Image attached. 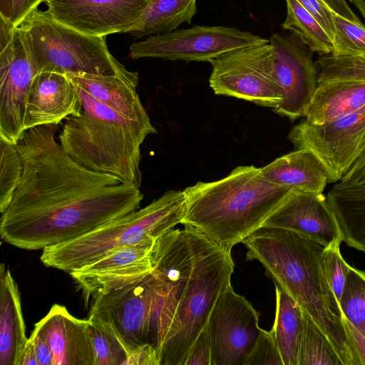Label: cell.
Here are the masks:
<instances>
[{"instance_id":"d6986e66","label":"cell","mask_w":365,"mask_h":365,"mask_svg":"<svg viewBox=\"0 0 365 365\" xmlns=\"http://www.w3.org/2000/svg\"><path fill=\"white\" fill-rule=\"evenodd\" d=\"M77 91L63 73H38L33 79L26 104L24 130L50 124L58 125L81 111Z\"/></svg>"},{"instance_id":"7dc6e473","label":"cell","mask_w":365,"mask_h":365,"mask_svg":"<svg viewBox=\"0 0 365 365\" xmlns=\"http://www.w3.org/2000/svg\"><path fill=\"white\" fill-rule=\"evenodd\" d=\"M360 11L362 16L365 19V0H349Z\"/></svg>"},{"instance_id":"f1b7e54d","label":"cell","mask_w":365,"mask_h":365,"mask_svg":"<svg viewBox=\"0 0 365 365\" xmlns=\"http://www.w3.org/2000/svg\"><path fill=\"white\" fill-rule=\"evenodd\" d=\"M303 319L297 365H343L329 339L304 311Z\"/></svg>"},{"instance_id":"9c48e42d","label":"cell","mask_w":365,"mask_h":365,"mask_svg":"<svg viewBox=\"0 0 365 365\" xmlns=\"http://www.w3.org/2000/svg\"><path fill=\"white\" fill-rule=\"evenodd\" d=\"M270 42L230 51L210 61V86L216 95L276 108L282 96L274 80Z\"/></svg>"},{"instance_id":"9a60e30c","label":"cell","mask_w":365,"mask_h":365,"mask_svg":"<svg viewBox=\"0 0 365 365\" xmlns=\"http://www.w3.org/2000/svg\"><path fill=\"white\" fill-rule=\"evenodd\" d=\"M149 0H47L55 21L82 34L106 37L124 34L135 24Z\"/></svg>"},{"instance_id":"74e56055","label":"cell","mask_w":365,"mask_h":365,"mask_svg":"<svg viewBox=\"0 0 365 365\" xmlns=\"http://www.w3.org/2000/svg\"><path fill=\"white\" fill-rule=\"evenodd\" d=\"M123 365H160L158 351L152 344H142L131 351Z\"/></svg>"},{"instance_id":"30bf717a","label":"cell","mask_w":365,"mask_h":365,"mask_svg":"<svg viewBox=\"0 0 365 365\" xmlns=\"http://www.w3.org/2000/svg\"><path fill=\"white\" fill-rule=\"evenodd\" d=\"M267 42V38L237 28L194 26L134 42L130 46L129 56L135 60L155 58L210 62L230 51Z\"/></svg>"},{"instance_id":"d590c367","label":"cell","mask_w":365,"mask_h":365,"mask_svg":"<svg viewBox=\"0 0 365 365\" xmlns=\"http://www.w3.org/2000/svg\"><path fill=\"white\" fill-rule=\"evenodd\" d=\"M184 365H212L211 344L206 327L192 344Z\"/></svg>"},{"instance_id":"484cf974","label":"cell","mask_w":365,"mask_h":365,"mask_svg":"<svg viewBox=\"0 0 365 365\" xmlns=\"http://www.w3.org/2000/svg\"><path fill=\"white\" fill-rule=\"evenodd\" d=\"M276 309L272 329L284 365H297L303 331V311L284 290L274 284Z\"/></svg>"},{"instance_id":"83f0119b","label":"cell","mask_w":365,"mask_h":365,"mask_svg":"<svg viewBox=\"0 0 365 365\" xmlns=\"http://www.w3.org/2000/svg\"><path fill=\"white\" fill-rule=\"evenodd\" d=\"M95 365H123L129 351L111 325L96 314L88 316Z\"/></svg>"},{"instance_id":"603a6c76","label":"cell","mask_w":365,"mask_h":365,"mask_svg":"<svg viewBox=\"0 0 365 365\" xmlns=\"http://www.w3.org/2000/svg\"><path fill=\"white\" fill-rule=\"evenodd\" d=\"M365 106V81H336L318 83L306 108L304 119L323 125Z\"/></svg>"},{"instance_id":"ee69618b","label":"cell","mask_w":365,"mask_h":365,"mask_svg":"<svg viewBox=\"0 0 365 365\" xmlns=\"http://www.w3.org/2000/svg\"><path fill=\"white\" fill-rule=\"evenodd\" d=\"M16 29L10 20L0 16V51L11 43Z\"/></svg>"},{"instance_id":"7402d4cb","label":"cell","mask_w":365,"mask_h":365,"mask_svg":"<svg viewBox=\"0 0 365 365\" xmlns=\"http://www.w3.org/2000/svg\"><path fill=\"white\" fill-rule=\"evenodd\" d=\"M260 170L266 180L278 186L322 192L328 183L325 168L308 149H295Z\"/></svg>"},{"instance_id":"836d02e7","label":"cell","mask_w":365,"mask_h":365,"mask_svg":"<svg viewBox=\"0 0 365 365\" xmlns=\"http://www.w3.org/2000/svg\"><path fill=\"white\" fill-rule=\"evenodd\" d=\"M341 242L339 240L329 247H324L322 253V260L326 277L339 303L350 267L341 255L339 247Z\"/></svg>"},{"instance_id":"5bb4252c","label":"cell","mask_w":365,"mask_h":365,"mask_svg":"<svg viewBox=\"0 0 365 365\" xmlns=\"http://www.w3.org/2000/svg\"><path fill=\"white\" fill-rule=\"evenodd\" d=\"M38 68L22 34L0 51V138L16 144L24 130L26 104Z\"/></svg>"},{"instance_id":"6da1fadb","label":"cell","mask_w":365,"mask_h":365,"mask_svg":"<svg viewBox=\"0 0 365 365\" xmlns=\"http://www.w3.org/2000/svg\"><path fill=\"white\" fill-rule=\"evenodd\" d=\"M58 128H29L16 144L22 175L0 219L1 238L14 247L43 250L140 208L139 187L76 163L57 141Z\"/></svg>"},{"instance_id":"f6af8a7d","label":"cell","mask_w":365,"mask_h":365,"mask_svg":"<svg viewBox=\"0 0 365 365\" xmlns=\"http://www.w3.org/2000/svg\"><path fill=\"white\" fill-rule=\"evenodd\" d=\"M19 365H39L34 344L30 338L22 351Z\"/></svg>"},{"instance_id":"d4e9b609","label":"cell","mask_w":365,"mask_h":365,"mask_svg":"<svg viewBox=\"0 0 365 365\" xmlns=\"http://www.w3.org/2000/svg\"><path fill=\"white\" fill-rule=\"evenodd\" d=\"M197 0H149L135 24L126 32L136 38L176 30L190 24Z\"/></svg>"},{"instance_id":"ac0fdd59","label":"cell","mask_w":365,"mask_h":365,"mask_svg":"<svg viewBox=\"0 0 365 365\" xmlns=\"http://www.w3.org/2000/svg\"><path fill=\"white\" fill-rule=\"evenodd\" d=\"M32 332L49 344L53 365H95L89 320L75 317L66 307L53 304Z\"/></svg>"},{"instance_id":"7a4b0ae2","label":"cell","mask_w":365,"mask_h":365,"mask_svg":"<svg viewBox=\"0 0 365 365\" xmlns=\"http://www.w3.org/2000/svg\"><path fill=\"white\" fill-rule=\"evenodd\" d=\"M246 259L259 262L266 274L312 319L343 365H361L344 323L339 301L326 277L324 246L296 232L261 227L242 242Z\"/></svg>"},{"instance_id":"f546056e","label":"cell","mask_w":365,"mask_h":365,"mask_svg":"<svg viewBox=\"0 0 365 365\" xmlns=\"http://www.w3.org/2000/svg\"><path fill=\"white\" fill-rule=\"evenodd\" d=\"M343 315L365 336V272L349 267L339 301Z\"/></svg>"},{"instance_id":"d6a6232c","label":"cell","mask_w":365,"mask_h":365,"mask_svg":"<svg viewBox=\"0 0 365 365\" xmlns=\"http://www.w3.org/2000/svg\"><path fill=\"white\" fill-rule=\"evenodd\" d=\"M334 37L331 55L359 56L365 55V26L334 12Z\"/></svg>"},{"instance_id":"2e32d148","label":"cell","mask_w":365,"mask_h":365,"mask_svg":"<svg viewBox=\"0 0 365 365\" xmlns=\"http://www.w3.org/2000/svg\"><path fill=\"white\" fill-rule=\"evenodd\" d=\"M155 240L124 246L69 274L86 300L122 289L153 271L150 252Z\"/></svg>"},{"instance_id":"cb8c5ba5","label":"cell","mask_w":365,"mask_h":365,"mask_svg":"<svg viewBox=\"0 0 365 365\" xmlns=\"http://www.w3.org/2000/svg\"><path fill=\"white\" fill-rule=\"evenodd\" d=\"M326 197L343 242L365 252V180L357 182L339 181Z\"/></svg>"},{"instance_id":"277c9868","label":"cell","mask_w":365,"mask_h":365,"mask_svg":"<svg viewBox=\"0 0 365 365\" xmlns=\"http://www.w3.org/2000/svg\"><path fill=\"white\" fill-rule=\"evenodd\" d=\"M73 86L81 108L78 115L65 119L58 136L61 148L81 165L140 187V146L148 135L157 133L155 128L150 121L123 115Z\"/></svg>"},{"instance_id":"60d3db41","label":"cell","mask_w":365,"mask_h":365,"mask_svg":"<svg viewBox=\"0 0 365 365\" xmlns=\"http://www.w3.org/2000/svg\"><path fill=\"white\" fill-rule=\"evenodd\" d=\"M29 338L34 344L39 365H53V355L48 342L33 332Z\"/></svg>"},{"instance_id":"4fadbf2b","label":"cell","mask_w":365,"mask_h":365,"mask_svg":"<svg viewBox=\"0 0 365 365\" xmlns=\"http://www.w3.org/2000/svg\"><path fill=\"white\" fill-rule=\"evenodd\" d=\"M273 71L282 100L273 110L294 120L304 116L318 85L312 51L293 33L274 34Z\"/></svg>"},{"instance_id":"4316f807","label":"cell","mask_w":365,"mask_h":365,"mask_svg":"<svg viewBox=\"0 0 365 365\" xmlns=\"http://www.w3.org/2000/svg\"><path fill=\"white\" fill-rule=\"evenodd\" d=\"M287 16L284 30L296 35L312 52L319 55L333 51V41L316 19L297 0H286Z\"/></svg>"},{"instance_id":"8d00e7d4","label":"cell","mask_w":365,"mask_h":365,"mask_svg":"<svg viewBox=\"0 0 365 365\" xmlns=\"http://www.w3.org/2000/svg\"><path fill=\"white\" fill-rule=\"evenodd\" d=\"M297 1L316 19L333 41L335 33L334 11L322 0Z\"/></svg>"},{"instance_id":"f35d334b","label":"cell","mask_w":365,"mask_h":365,"mask_svg":"<svg viewBox=\"0 0 365 365\" xmlns=\"http://www.w3.org/2000/svg\"><path fill=\"white\" fill-rule=\"evenodd\" d=\"M47 0H14L13 10L10 19L13 25L18 28L35 11L38 6Z\"/></svg>"},{"instance_id":"ab89813d","label":"cell","mask_w":365,"mask_h":365,"mask_svg":"<svg viewBox=\"0 0 365 365\" xmlns=\"http://www.w3.org/2000/svg\"><path fill=\"white\" fill-rule=\"evenodd\" d=\"M365 180V140L359 153L344 173L340 181L357 182Z\"/></svg>"},{"instance_id":"4dcf8cb0","label":"cell","mask_w":365,"mask_h":365,"mask_svg":"<svg viewBox=\"0 0 365 365\" xmlns=\"http://www.w3.org/2000/svg\"><path fill=\"white\" fill-rule=\"evenodd\" d=\"M318 83L336 81H365V55L359 56H321L316 61Z\"/></svg>"},{"instance_id":"7c38bea8","label":"cell","mask_w":365,"mask_h":365,"mask_svg":"<svg viewBox=\"0 0 365 365\" xmlns=\"http://www.w3.org/2000/svg\"><path fill=\"white\" fill-rule=\"evenodd\" d=\"M259 313L231 284L218 296L206 329L212 351V365H243L262 330Z\"/></svg>"},{"instance_id":"e0dca14e","label":"cell","mask_w":365,"mask_h":365,"mask_svg":"<svg viewBox=\"0 0 365 365\" xmlns=\"http://www.w3.org/2000/svg\"><path fill=\"white\" fill-rule=\"evenodd\" d=\"M262 227L294 231L324 247L343 242L335 216L322 192L291 189Z\"/></svg>"},{"instance_id":"e575fe53","label":"cell","mask_w":365,"mask_h":365,"mask_svg":"<svg viewBox=\"0 0 365 365\" xmlns=\"http://www.w3.org/2000/svg\"><path fill=\"white\" fill-rule=\"evenodd\" d=\"M243 365H284L272 329H262Z\"/></svg>"},{"instance_id":"bcb514c9","label":"cell","mask_w":365,"mask_h":365,"mask_svg":"<svg viewBox=\"0 0 365 365\" xmlns=\"http://www.w3.org/2000/svg\"><path fill=\"white\" fill-rule=\"evenodd\" d=\"M14 0H0V16L10 20Z\"/></svg>"},{"instance_id":"ba28073f","label":"cell","mask_w":365,"mask_h":365,"mask_svg":"<svg viewBox=\"0 0 365 365\" xmlns=\"http://www.w3.org/2000/svg\"><path fill=\"white\" fill-rule=\"evenodd\" d=\"M170 284L153 269L134 284L94 297L90 312L111 325L129 354L150 344L159 355L177 308Z\"/></svg>"},{"instance_id":"52a82bcc","label":"cell","mask_w":365,"mask_h":365,"mask_svg":"<svg viewBox=\"0 0 365 365\" xmlns=\"http://www.w3.org/2000/svg\"><path fill=\"white\" fill-rule=\"evenodd\" d=\"M42 71L118 76L138 86V73L128 71L110 52L106 37L88 36L37 9L18 27Z\"/></svg>"},{"instance_id":"7bdbcfd3","label":"cell","mask_w":365,"mask_h":365,"mask_svg":"<svg viewBox=\"0 0 365 365\" xmlns=\"http://www.w3.org/2000/svg\"><path fill=\"white\" fill-rule=\"evenodd\" d=\"M334 12L341 16L358 24H361L356 15L351 9L346 0H322Z\"/></svg>"},{"instance_id":"5b68a950","label":"cell","mask_w":365,"mask_h":365,"mask_svg":"<svg viewBox=\"0 0 365 365\" xmlns=\"http://www.w3.org/2000/svg\"><path fill=\"white\" fill-rule=\"evenodd\" d=\"M187 229L192 247V269L161 346L160 365H184L218 296L231 284L234 272L230 250Z\"/></svg>"},{"instance_id":"b9f144b4","label":"cell","mask_w":365,"mask_h":365,"mask_svg":"<svg viewBox=\"0 0 365 365\" xmlns=\"http://www.w3.org/2000/svg\"><path fill=\"white\" fill-rule=\"evenodd\" d=\"M344 323L351 344L360 358L361 365H365V336L346 319L344 317Z\"/></svg>"},{"instance_id":"3957f363","label":"cell","mask_w":365,"mask_h":365,"mask_svg":"<svg viewBox=\"0 0 365 365\" xmlns=\"http://www.w3.org/2000/svg\"><path fill=\"white\" fill-rule=\"evenodd\" d=\"M291 189L266 180L260 168L238 166L225 178L183 190L181 224L232 250L262 226Z\"/></svg>"},{"instance_id":"44dd1931","label":"cell","mask_w":365,"mask_h":365,"mask_svg":"<svg viewBox=\"0 0 365 365\" xmlns=\"http://www.w3.org/2000/svg\"><path fill=\"white\" fill-rule=\"evenodd\" d=\"M68 79L98 102L135 120L150 121L134 85L118 76L66 73Z\"/></svg>"},{"instance_id":"8fae6325","label":"cell","mask_w":365,"mask_h":365,"mask_svg":"<svg viewBox=\"0 0 365 365\" xmlns=\"http://www.w3.org/2000/svg\"><path fill=\"white\" fill-rule=\"evenodd\" d=\"M288 139L295 149H308L321 161L328 182H337L351 166L365 140V106L317 125L304 118L292 128Z\"/></svg>"},{"instance_id":"1f68e13d","label":"cell","mask_w":365,"mask_h":365,"mask_svg":"<svg viewBox=\"0 0 365 365\" xmlns=\"http://www.w3.org/2000/svg\"><path fill=\"white\" fill-rule=\"evenodd\" d=\"M23 162L16 144L0 138V212L9 206L20 182Z\"/></svg>"},{"instance_id":"8992f818","label":"cell","mask_w":365,"mask_h":365,"mask_svg":"<svg viewBox=\"0 0 365 365\" xmlns=\"http://www.w3.org/2000/svg\"><path fill=\"white\" fill-rule=\"evenodd\" d=\"M185 213L184 191L168 190L143 208L81 237L44 248L40 259L48 267L69 273L124 246L158 238L181 224Z\"/></svg>"},{"instance_id":"ffe728a7","label":"cell","mask_w":365,"mask_h":365,"mask_svg":"<svg viewBox=\"0 0 365 365\" xmlns=\"http://www.w3.org/2000/svg\"><path fill=\"white\" fill-rule=\"evenodd\" d=\"M26 335L18 285L4 263L0 267V365H19Z\"/></svg>"}]
</instances>
